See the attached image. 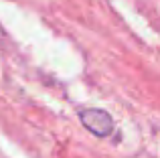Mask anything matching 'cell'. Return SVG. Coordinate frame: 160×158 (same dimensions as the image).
<instances>
[{
    "label": "cell",
    "instance_id": "obj_1",
    "mask_svg": "<svg viewBox=\"0 0 160 158\" xmlns=\"http://www.w3.org/2000/svg\"><path fill=\"white\" fill-rule=\"evenodd\" d=\"M81 122L91 134L99 136V138L109 136L112 130H113V120L109 118L103 110H85V111H81Z\"/></svg>",
    "mask_w": 160,
    "mask_h": 158
}]
</instances>
